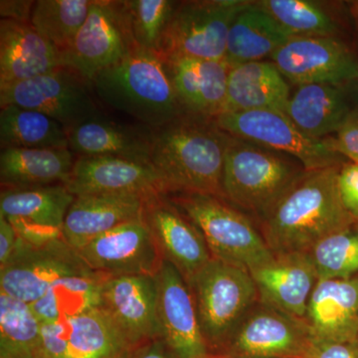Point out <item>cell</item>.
Returning <instances> with one entry per match:
<instances>
[{"mask_svg":"<svg viewBox=\"0 0 358 358\" xmlns=\"http://www.w3.org/2000/svg\"><path fill=\"white\" fill-rule=\"evenodd\" d=\"M341 166L306 171L257 221L272 253L308 252L355 219L338 190Z\"/></svg>","mask_w":358,"mask_h":358,"instance_id":"obj_1","label":"cell"},{"mask_svg":"<svg viewBox=\"0 0 358 358\" xmlns=\"http://www.w3.org/2000/svg\"><path fill=\"white\" fill-rule=\"evenodd\" d=\"M230 134L213 119L185 114L152 128L150 164L164 194L202 193L222 197V174Z\"/></svg>","mask_w":358,"mask_h":358,"instance_id":"obj_2","label":"cell"},{"mask_svg":"<svg viewBox=\"0 0 358 358\" xmlns=\"http://www.w3.org/2000/svg\"><path fill=\"white\" fill-rule=\"evenodd\" d=\"M92 87L106 105L150 128H159L187 114L166 62L157 52L133 49L119 62L99 73Z\"/></svg>","mask_w":358,"mask_h":358,"instance_id":"obj_3","label":"cell"},{"mask_svg":"<svg viewBox=\"0 0 358 358\" xmlns=\"http://www.w3.org/2000/svg\"><path fill=\"white\" fill-rule=\"evenodd\" d=\"M305 171L293 157L230 134L222 199L257 222Z\"/></svg>","mask_w":358,"mask_h":358,"instance_id":"obj_4","label":"cell"},{"mask_svg":"<svg viewBox=\"0 0 358 358\" xmlns=\"http://www.w3.org/2000/svg\"><path fill=\"white\" fill-rule=\"evenodd\" d=\"M166 195L199 228L212 258L250 271L274 256L256 221L222 197L202 193Z\"/></svg>","mask_w":358,"mask_h":358,"instance_id":"obj_5","label":"cell"},{"mask_svg":"<svg viewBox=\"0 0 358 358\" xmlns=\"http://www.w3.org/2000/svg\"><path fill=\"white\" fill-rule=\"evenodd\" d=\"M202 334L211 355H217L259 301L248 270L212 258L188 282Z\"/></svg>","mask_w":358,"mask_h":358,"instance_id":"obj_6","label":"cell"},{"mask_svg":"<svg viewBox=\"0 0 358 358\" xmlns=\"http://www.w3.org/2000/svg\"><path fill=\"white\" fill-rule=\"evenodd\" d=\"M249 0L178 1L169 20L159 54L225 60L228 33Z\"/></svg>","mask_w":358,"mask_h":358,"instance_id":"obj_7","label":"cell"},{"mask_svg":"<svg viewBox=\"0 0 358 358\" xmlns=\"http://www.w3.org/2000/svg\"><path fill=\"white\" fill-rule=\"evenodd\" d=\"M213 120L231 136L294 157L306 171L343 166L348 162L334 150L331 136L315 138L308 136L280 110L222 113Z\"/></svg>","mask_w":358,"mask_h":358,"instance_id":"obj_8","label":"cell"},{"mask_svg":"<svg viewBox=\"0 0 358 358\" xmlns=\"http://www.w3.org/2000/svg\"><path fill=\"white\" fill-rule=\"evenodd\" d=\"M92 84L69 67L0 87V108L17 106L37 110L68 131L102 115L92 96Z\"/></svg>","mask_w":358,"mask_h":358,"instance_id":"obj_9","label":"cell"},{"mask_svg":"<svg viewBox=\"0 0 358 358\" xmlns=\"http://www.w3.org/2000/svg\"><path fill=\"white\" fill-rule=\"evenodd\" d=\"M315 343L305 317L258 301L217 355L226 358H310Z\"/></svg>","mask_w":358,"mask_h":358,"instance_id":"obj_10","label":"cell"},{"mask_svg":"<svg viewBox=\"0 0 358 358\" xmlns=\"http://www.w3.org/2000/svg\"><path fill=\"white\" fill-rule=\"evenodd\" d=\"M92 271L63 238L36 245L18 237L10 258L0 267V291L32 303L59 280Z\"/></svg>","mask_w":358,"mask_h":358,"instance_id":"obj_11","label":"cell"},{"mask_svg":"<svg viewBox=\"0 0 358 358\" xmlns=\"http://www.w3.org/2000/svg\"><path fill=\"white\" fill-rule=\"evenodd\" d=\"M134 48L138 47L129 32L122 1L96 0L72 44L62 52L63 60L66 67L92 84L99 73L119 62Z\"/></svg>","mask_w":358,"mask_h":358,"instance_id":"obj_12","label":"cell"},{"mask_svg":"<svg viewBox=\"0 0 358 358\" xmlns=\"http://www.w3.org/2000/svg\"><path fill=\"white\" fill-rule=\"evenodd\" d=\"M270 61L294 86L358 81V50L339 37H292Z\"/></svg>","mask_w":358,"mask_h":358,"instance_id":"obj_13","label":"cell"},{"mask_svg":"<svg viewBox=\"0 0 358 358\" xmlns=\"http://www.w3.org/2000/svg\"><path fill=\"white\" fill-rule=\"evenodd\" d=\"M134 346L103 308L42 324L36 358H131Z\"/></svg>","mask_w":358,"mask_h":358,"instance_id":"obj_14","label":"cell"},{"mask_svg":"<svg viewBox=\"0 0 358 358\" xmlns=\"http://www.w3.org/2000/svg\"><path fill=\"white\" fill-rule=\"evenodd\" d=\"M155 280L159 338L176 358L210 357L192 289L178 268L164 261Z\"/></svg>","mask_w":358,"mask_h":358,"instance_id":"obj_15","label":"cell"},{"mask_svg":"<svg viewBox=\"0 0 358 358\" xmlns=\"http://www.w3.org/2000/svg\"><path fill=\"white\" fill-rule=\"evenodd\" d=\"M77 252L91 270L107 275H155L164 261L143 216L108 231Z\"/></svg>","mask_w":358,"mask_h":358,"instance_id":"obj_16","label":"cell"},{"mask_svg":"<svg viewBox=\"0 0 358 358\" xmlns=\"http://www.w3.org/2000/svg\"><path fill=\"white\" fill-rule=\"evenodd\" d=\"M75 196L64 185L1 189L0 215L18 237L30 244H44L62 237L66 215Z\"/></svg>","mask_w":358,"mask_h":358,"instance_id":"obj_17","label":"cell"},{"mask_svg":"<svg viewBox=\"0 0 358 358\" xmlns=\"http://www.w3.org/2000/svg\"><path fill=\"white\" fill-rule=\"evenodd\" d=\"M143 218L164 260L178 268L187 284L211 260L202 233L166 194L145 202Z\"/></svg>","mask_w":358,"mask_h":358,"instance_id":"obj_18","label":"cell"},{"mask_svg":"<svg viewBox=\"0 0 358 358\" xmlns=\"http://www.w3.org/2000/svg\"><path fill=\"white\" fill-rule=\"evenodd\" d=\"M66 187L75 197L136 195L150 199L164 194L152 166L114 157H77Z\"/></svg>","mask_w":358,"mask_h":358,"instance_id":"obj_19","label":"cell"},{"mask_svg":"<svg viewBox=\"0 0 358 358\" xmlns=\"http://www.w3.org/2000/svg\"><path fill=\"white\" fill-rule=\"evenodd\" d=\"M102 308L136 348L159 338L155 275H108Z\"/></svg>","mask_w":358,"mask_h":358,"instance_id":"obj_20","label":"cell"},{"mask_svg":"<svg viewBox=\"0 0 358 358\" xmlns=\"http://www.w3.org/2000/svg\"><path fill=\"white\" fill-rule=\"evenodd\" d=\"M259 301L296 317H305L319 275L308 252L275 254L249 271Z\"/></svg>","mask_w":358,"mask_h":358,"instance_id":"obj_21","label":"cell"},{"mask_svg":"<svg viewBox=\"0 0 358 358\" xmlns=\"http://www.w3.org/2000/svg\"><path fill=\"white\" fill-rule=\"evenodd\" d=\"M174 89L187 114L214 119L222 114L231 66L225 60L162 57Z\"/></svg>","mask_w":358,"mask_h":358,"instance_id":"obj_22","label":"cell"},{"mask_svg":"<svg viewBox=\"0 0 358 358\" xmlns=\"http://www.w3.org/2000/svg\"><path fill=\"white\" fill-rule=\"evenodd\" d=\"M305 320L315 343H357L358 277L319 280Z\"/></svg>","mask_w":358,"mask_h":358,"instance_id":"obj_23","label":"cell"},{"mask_svg":"<svg viewBox=\"0 0 358 358\" xmlns=\"http://www.w3.org/2000/svg\"><path fill=\"white\" fill-rule=\"evenodd\" d=\"M64 66L62 52L31 23L0 20V87Z\"/></svg>","mask_w":358,"mask_h":358,"instance_id":"obj_24","label":"cell"},{"mask_svg":"<svg viewBox=\"0 0 358 358\" xmlns=\"http://www.w3.org/2000/svg\"><path fill=\"white\" fill-rule=\"evenodd\" d=\"M69 148L77 157H114L150 164L152 128L131 126L100 115L68 131Z\"/></svg>","mask_w":358,"mask_h":358,"instance_id":"obj_25","label":"cell"},{"mask_svg":"<svg viewBox=\"0 0 358 358\" xmlns=\"http://www.w3.org/2000/svg\"><path fill=\"white\" fill-rule=\"evenodd\" d=\"M148 199L136 195H85L75 197L66 215L62 237L73 249L143 216Z\"/></svg>","mask_w":358,"mask_h":358,"instance_id":"obj_26","label":"cell"},{"mask_svg":"<svg viewBox=\"0 0 358 358\" xmlns=\"http://www.w3.org/2000/svg\"><path fill=\"white\" fill-rule=\"evenodd\" d=\"M350 85L317 83L296 86L289 96L285 114L308 136L329 138L338 131L355 105L350 98Z\"/></svg>","mask_w":358,"mask_h":358,"instance_id":"obj_27","label":"cell"},{"mask_svg":"<svg viewBox=\"0 0 358 358\" xmlns=\"http://www.w3.org/2000/svg\"><path fill=\"white\" fill-rule=\"evenodd\" d=\"M292 95L288 80L270 60L231 67L223 113L284 112Z\"/></svg>","mask_w":358,"mask_h":358,"instance_id":"obj_28","label":"cell"},{"mask_svg":"<svg viewBox=\"0 0 358 358\" xmlns=\"http://www.w3.org/2000/svg\"><path fill=\"white\" fill-rule=\"evenodd\" d=\"M76 159L69 148L1 150V189L66 185Z\"/></svg>","mask_w":358,"mask_h":358,"instance_id":"obj_29","label":"cell"},{"mask_svg":"<svg viewBox=\"0 0 358 358\" xmlns=\"http://www.w3.org/2000/svg\"><path fill=\"white\" fill-rule=\"evenodd\" d=\"M292 37L346 39L350 20L345 2L319 0H254Z\"/></svg>","mask_w":358,"mask_h":358,"instance_id":"obj_30","label":"cell"},{"mask_svg":"<svg viewBox=\"0 0 358 358\" xmlns=\"http://www.w3.org/2000/svg\"><path fill=\"white\" fill-rule=\"evenodd\" d=\"M291 38L272 16L249 0L231 25L225 61L231 67L265 61Z\"/></svg>","mask_w":358,"mask_h":358,"instance_id":"obj_31","label":"cell"},{"mask_svg":"<svg viewBox=\"0 0 358 358\" xmlns=\"http://www.w3.org/2000/svg\"><path fill=\"white\" fill-rule=\"evenodd\" d=\"M107 277L92 271L63 278L30 306L42 324L72 319L102 308L103 287Z\"/></svg>","mask_w":358,"mask_h":358,"instance_id":"obj_32","label":"cell"},{"mask_svg":"<svg viewBox=\"0 0 358 358\" xmlns=\"http://www.w3.org/2000/svg\"><path fill=\"white\" fill-rule=\"evenodd\" d=\"M0 145L6 148H69L67 129L49 115L17 106L0 110Z\"/></svg>","mask_w":358,"mask_h":358,"instance_id":"obj_33","label":"cell"},{"mask_svg":"<svg viewBox=\"0 0 358 358\" xmlns=\"http://www.w3.org/2000/svg\"><path fill=\"white\" fill-rule=\"evenodd\" d=\"M41 334L30 303L0 291V358H36Z\"/></svg>","mask_w":358,"mask_h":358,"instance_id":"obj_34","label":"cell"},{"mask_svg":"<svg viewBox=\"0 0 358 358\" xmlns=\"http://www.w3.org/2000/svg\"><path fill=\"white\" fill-rule=\"evenodd\" d=\"M96 0H37L31 24L61 52L69 48Z\"/></svg>","mask_w":358,"mask_h":358,"instance_id":"obj_35","label":"cell"},{"mask_svg":"<svg viewBox=\"0 0 358 358\" xmlns=\"http://www.w3.org/2000/svg\"><path fill=\"white\" fill-rule=\"evenodd\" d=\"M308 254L319 280L358 277V220L322 239Z\"/></svg>","mask_w":358,"mask_h":358,"instance_id":"obj_36","label":"cell"},{"mask_svg":"<svg viewBox=\"0 0 358 358\" xmlns=\"http://www.w3.org/2000/svg\"><path fill=\"white\" fill-rule=\"evenodd\" d=\"M178 1L124 0V13L131 37L138 48L159 53V44Z\"/></svg>","mask_w":358,"mask_h":358,"instance_id":"obj_37","label":"cell"},{"mask_svg":"<svg viewBox=\"0 0 358 358\" xmlns=\"http://www.w3.org/2000/svg\"><path fill=\"white\" fill-rule=\"evenodd\" d=\"M331 140L338 154L348 162L358 164V103L353 106Z\"/></svg>","mask_w":358,"mask_h":358,"instance_id":"obj_38","label":"cell"},{"mask_svg":"<svg viewBox=\"0 0 358 358\" xmlns=\"http://www.w3.org/2000/svg\"><path fill=\"white\" fill-rule=\"evenodd\" d=\"M338 190L346 210L358 220V164L348 162L338 173Z\"/></svg>","mask_w":358,"mask_h":358,"instance_id":"obj_39","label":"cell"},{"mask_svg":"<svg viewBox=\"0 0 358 358\" xmlns=\"http://www.w3.org/2000/svg\"><path fill=\"white\" fill-rule=\"evenodd\" d=\"M35 2L36 1H32V0H1L0 1L1 20L31 23Z\"/></svg>","mask_w":358,"mask_h":358,"instance_id":"obj_40","label":"cell"},{"mask_svg":"<svg viewBox=\"0 0 358 358\" xmlns=\"http://www.w3.org/2000/svg\"><path fill=\"white\" fill-rule=\"evenodd\" d=\"M310 358H358V343H315Z\"/></svg>","mask_w":358,"mask_h":358,"instance_id":"obj_41","label":"cell"},{"mask_svg":"<svg viewBox=\"0 0 358 358\" xmlns=\"http://www.w3.org/2000/svg\"><path fill=\"white\" fill-rule=\"evenodd\" d=\"M17 239V232L14 229L13 224L0 215V267L6 265L10 258Z\"/></svg>","mask_w":358,"mask_h":358,"instance_id":"obj_42","label":"cell"},{"mask_svg":"<svg viewBox=\"0 0 358 358\" xmlns=\"http://www.w3.org/2000/svg\"><path fill=\"white\" fill-rule=\"evenodd\" d=\"M131 358H176L162 338H155L136 348Z\"/></svg>","mask_w":358,"mask_h":358,"instance_id":"obj_43","label":"cell"},{"mask_svg":"<svg viewBox=\"0 0 358 358\" xmlns=\"http://www.w3.org/2000/svg\"><path fill=\"white\" fill-rule=\"evenodd\" d=\"M345 6L350 27L352 28L353 36H355V43H357L355 47L358 50V0L346 1Z\"/></svg>","mask_w":358,"mask_h":358,"instance_id":"obj_44","label":"cell"},{"mask_svg":"<svg viewBox=\"0 0 358 358\" xmlns=\"http://www.w3.org/2000/svg\"><path fill=\"white\" fill-rule=\"evenodd\" d=\"M207 358H226V357H218V355H210V357H207Z\"/></svg>","mask_w":358,"mask_h":358,"instance_id":"obj_45","label":"cell"},{"mask_svg":"<svg viewBox=\"0 0 358 358\" xmlns=\"http://www.w3.org/2000/svg\"><path fill=\"white\" fill-rule=\"evenodd\" d=\"M357 343H358V334H357Z\"/></svg>","mask_w":358,"mask_h":358,"instance_id":"obj_46","label":"cell"}]
</instances>
